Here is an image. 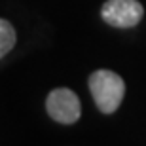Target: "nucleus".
<instances>
[{
  "instance_id": "nucleus-1",
  "label": "nucleus",
  "mask_w": 146,
  "mask_h": 146,
  "mask_svg": "<svg viewBox=\"0 0 146 146\" xmlns=\"http://www.w3.org/2000/svg\"><path fill=\"white\" fill-rule=\"evenodd\" d=\"M89 91L101 112L112 114L123 101L125 82L112 70H97L89 76Z\"/></svg>"
},
{
  "instance_id": "nucleus-2",
  "label": "nucleus",
  "mask_w": 146,
  "mask_h": 146,
  "mask_svg": "<svg viewBox=\"0 0 146 146\" xmlns=\"http://www.w3.org/2000/svg\"><path fill=\"white\" fill-rule=\"evenodd\" d=\"M46 108L55 121L65 125L76 123L82 116L80 99L74 91L66 89V87H59V89H53L49 93L48 101H46Z\"/></svg>"
},
{
  "instance_id": "nucleus-3",
  "label": "nucleus",
  "mask_w": 146,
  "mask_h": 146,
  "mask_svg": "<svg viewBox=\"0 0 146 146\" xmlns=\"http://www.w3.org/2000/svg\"><path fill=\"white\" fill-rule=\"evenodd\" d=\"M101 15L112 27L131 29L141 23L144 8L139 0H106L103 4Z\"/></svg>"
},
{
  "instance_id": "nucleus-4",
  "label": "nucleus",
  "mask_w": 146,
  "mask_h": 146,
  "mask_svg": "<svg viewBox=\"0 0 146 146\" xmlns=\"http://www.w3.org/2000/svg\"><path fill=\"white\" fill-rule=\"evenodd\" d=\"M15 40L17 34L15 29L11 27V23L6 21V19H0V59L15 46Z\"/></svg>"
}]
</instances>
